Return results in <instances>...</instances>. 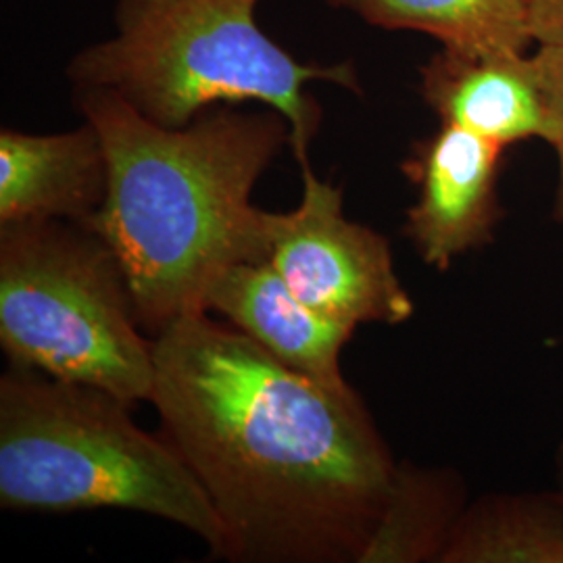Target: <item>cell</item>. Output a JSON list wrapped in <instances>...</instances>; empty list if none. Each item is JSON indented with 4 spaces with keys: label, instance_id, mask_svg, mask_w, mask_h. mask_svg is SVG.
I'll return each mask as SVG.
<instances>
[{
    "label": "cell",
    "instance_id": "cell-1",
    "mask_svg": "<svg viewBox=\"0 0 563 563\" xmlns=\"http://www.w3.org/2000/svg\"><path fill=\"white\" fill-rule=\"evenodd\" d=\"M151 402L225 530V558L362 563L399 463L362 397L336 395L192 311L153 339Z\"/></svg>",
    "mask_w": 563,
    "mask_h": 563
},
{
    "label": "cell",
    "instance_id": "cell-2",
    "mask_svg": "<svg viewBox=\"0 0 563 563\" xmlns=\"http://www.w3.org/2000/svg\"><path fill=\"white\" fill-rule=\"evenodd\" d=\"M74 101L101 134L109 163L107 199L86 228L115 253L136 320L157 336L205 311L225 267L262 262L265 211L251 195L290 146L288 121L274 109L222 104L165 128L111 90H74Z\"/></svg>",
    "mask_w": 563,
    "mask_h": 563
},
{
    "label": "cell",
    "instance_id": "cell-3",
    "mask_svg": "<svg viewBox=\"0 0 563 563\" xmlns=\"http://www.w3.org/2000/svg\"><path fill=\"white\" fill-rule=\"evenodd\" d=\"M262 0H118L115 32L67 63L74 90H111L146 120L184 128L201 113L260 102L290 128V148L309 165L322 107L311 84L355 95L353 63H305L269 38L257 21Z\"/></svg>",
    "mask_w": 563,
    "mask_h": 563
},
{
    "label": "cell",
    "instance_id": "cell-4",
    "mask_svg": "<svg viewBox=\"0 0 563 563\" xmlns=\"http://www.w3.org/2000/svg\"><path fill=\"white\" fill-rule=\"evenodd\" d=\"M130 407L101 388L11 365L0 380V505L130 509L180 523L225 558V530L201 483Z\"/></svg>",
    "mask_w": 563,
    "mask_h": 563
},
{
    "label": "cell",
    "instance_id": "cell-5",
    "mask_svg": "<svg viewBox=\"0 0 563 563\" xmlns=\"http://www.w3.org/2000/svg\"><path fill=\"white\" fill-rule=\"evenodd\" d=\"M120 262L78 223L0 225V344L11 365L151 401L153 341Z\"/></svg>",
    "mask_w": 563,
    "mask_h": 563
},
{
    "label": "cell",
    "instance_id": "cell-6",
    "mask_svg": "<svg viewBox=\"0 0 563 563\" xmlns=\"http://www.w3.org/2000/svg\"><path fill=\"white\" fill-rule=\"evenodd\" d=\"M302 197L288 213H263L262 262L325 320L399 325L416 313L386 236L344 216L342 188L302 165Z\"/></svg>",
    "mask_w": 563,
    "mask_h": 563
},
{
    "label": "cell",
    "instance_id": "cell-7",
    "mask_svg": "<svg viewBox=\"0 0 563 563\" xmlns=\"http://www.w3.org/2000/svg\"><path fill=\"white\" fill-rule=\"evenodd\" d=\"M505 146L451 123L416 142L401 163L418 201L405 213L402 234L422 262L446 272L455 260L495 241L504 220L499 178Z\"/></svg>",
    "mask_w": 563,
    "mask_h": 563
},
{
    "label": "cell",
    "instance_id": "cell-8",
    "mask_svg": "<svg viewBox=\"0 0 563 563\" xmlns=\"http://www.w3.org/2000/svg\"><path fill=\"white\" fill-rule=\"evenodd\" d=\"M420 92L441 123L505 148L553 141V118L534 55L443 46L420 67Z\"/></svg>",
    "mask_w": 563,
    "mask_h": 563
},
{
    "label": "cell",
    "instance_id": "cell-9",
    "mask_svg": "<svg viewBox=\"0 0 563 563\" xmlns=\"http://www.w3.org/2000/svg\"><path fill=\"white\" fill-rule=\"evenodd\" d=\"M205 311H216L278 362L336 395H355L341 353L355 328L325 320L295 297L267 262H239L209 286Z\"/></svg>",
    "mask_w": 563,
    "mask_h": 563
},
{
    "label": "cell",
    "instance_id": "cell-10",
    "mask_svg": "<svg viewBox=\"0 0 563 563\" xmlns=\"http://www.w3.org/2000/svg\"><path fill=\"white\" fill-rule=\"evenodd\" d=\"M109 190L101 134L90 121L59 134L0 130V225H88Z\"/></svg>",
    "mask_w": 563,
    "mask_h": 563
},
{
    "label": "cell",
    "instance_id": "cell-11",
    "mask_svg": "<svg viewBox=\"0 0 563 563\" xmlns=\"http://www.w3.org/2000/svg\"><path fill=\"white\" fill-rule=\"evenodd\" d=\"M441 563H563L558 490L497 493L465 505Z\"/></svg>",
    "mask_w": 563,
    "mask_h": 563
},
{
    "label": "cell",
    "instance_id": "cell-12",
    "mask_svg": "<svg viewBox=\"0 0 563 563\" xmlns=\"http://www.w3.org/2000/svg\"><path fill=\"white\" fill-rule=\"evenodd\" d=\"M383 30H409L457 51H518L532 44L528 0H325Z\"/></svg>",
    "mask_w": 563,
    "mask_h": 563
},
{
    "label": "cell",
    "instance_id": "cell-13",
    "mask_svg": "<svg viewBox=\"0 0 563 563\" xmlns=\"http://www.w3.org/2000/svg\"><path fill=\"white\" fill-rule=\"evenodd\" d=\"M463 509L465 488L460 474L399 463L383 520L362 563L441 562Z\"/></svg>",
    "mask_w": 563,
    "mask_h": 563
},
{
    "label": "cell",
    "instance_id": "cell-14",
    "mask_svg": "<svg viewBox=\"0 0 563 563\" xmlns=\"http://www.w3.org/2000/svg\"><path fill=\"white\" fill-rule=\"evenodd\" d=\"M537 67L541 71V80L547 90L549 109L553 118V141L551 146L558 155L560 167V181H558V195H555V222L563 225V48L560 46H539L534 53Z\"/></svg>",
    "mask_w": 563,
    "mask_h": 563
},
{
    "label": "cell",
    "instance_id": "cell-15",
    "mask_svg": "<svg viewBox=\"0 0 563 563\" xmlns=\"http://www.w3.org/2000/svg\"><path fill=\"white\" fill-rule=\"evenodd\" d=\"M528 25L539 46L563 48V0H528Z\"/></svg>",
    "mask_w": 563,
    "mask_h": 563
},
{
    "label": "cell",
    "instance_id": "cell-16",
    "mask_svg": "<svg viewBox=\"0 0 563 563\" xmlns=\"http://www.w3.org/2000/svg\"><path fill=\"white\" fill-rule=\"evenodd\" d=\"M555 463H558V495H560L563 505V443L560 444V449H558Z\"/></svg>",
    "mask_w": 563,
    "mask_h": 563
}]
</instances>
